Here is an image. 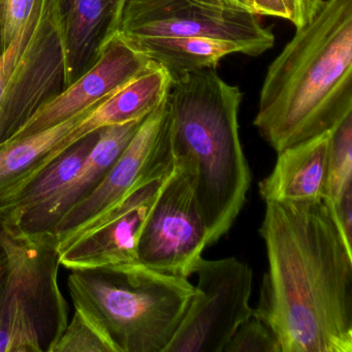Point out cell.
<instances>
[{"label":"cell","instance_id":"14","mask_svg":"<svg viewBox=\"0 0 352 352\" xmlns=\"http://www.w3.org/2000/svg\"><path fill=\"white\" fill-rule=\"evenodd\" d=\"M170 83L172 78L166 69L152 63L144 73L100 102L82 118L46 156L43 166L50 164L69 146L94 131L145 118L164 102Z\"/></svg>","mask_w":352,"mask_h":352},{"label":"cell","instance_id":"6","mask_svg":"<svg viewBox=\"0 0 352 352\" xmlns=\"http://www.w3.org/2000/svg\"><path fill=\"white\" fill-rule=\"evenodd\" d=\"M67 86L58 0H34L28 19L0 53V144Z\"/></svg>","mask_w":352,"mask_h":352},{"label":"cell","instance_id":"26","mask_svg":"<svg viewBox=\"0 0 352 352\" xmlns=\"http://www.w3.org/2000/svg\"><path fill=\"white\" fill-rule=\"evenodd\" d=\"M324 0H304L302 1V11H304V18L306 24H308L311 20L316 15L317 12L320 9Z\"/></svg>","mask_w":352,"mask_h":352},{"label":"cell","instance_id":"22","mask_svg":"<svg viewBox=\"0 0 352 352\" xmlns=\"http://www.w3.org/2000/svg\"><path fill=\"white\" fill-rule=\"evenodd\" d=\"M224 352H281L273 329L253 313L236 329Z\"/></svg>","mask_w":352,"mask_h":352},{"label":"cell","instance_id":"25","mask_svg":"<svg viewBox=\"0 0 352 352\" xmlns=\"http://www.w3.org/2000/svg\"><path fill=\"white\" fill-rule=\"evenodd\" d=\"M11 273V259L6 244L5 232L0 228V298L7 287L8 280Z\"/></svg>","mask_w":352,"mask_h":352},{"label":"cell","instance_id":"13","mask_svg":"<svg viewBox=\"0 0 352 352\" xmlns=\"http://www.w3.org/2000/svg\"><path fill=\"white\" fill-rule=\"evenodd\" d=\"M145 118L100 129L98 142L75 177L56 195L24 214L5 232L12 236L53 240V232L61 218L96 190Z\"/></svg>","mask_w":352,"mask_h":352},{"label":"cell","instance_id":"18","mask_svg":"<svg viewBox=\"0 0 352 352\" xmlns=\"http://www.w3.org/2000/svg\"><path fill=\"white\" fill-rule=\"evenodd\" d=\"M133 50L162 65L172 80L207 67H217L230 54L247 55L239 44L201 36H135L122 38Z\"/></svg>","mask_w":352,"mask_h":352},{"label":"cell","instance_id":"19","mask_svg":"<svg viewBox=\"0 0 352 352\" xmlns=\"http://www.w3.org/2000/svg\"><path fill=\"white\" fill-rule=\"evenodd\" d=\"M96 107L34 135L0 144V197L36 172L55 146Z\"/></svg>","mask_w":352,"mask_h":352},{"label":"cell","instance_id":"9","mask_svg":"<svg viewBox=\"0 0 352 352\" xmlns=\"http://www.w3.org/2000/svg\"><path fill=\"white\" fill-rule=\"evenodd\" d=\"M195 274V294L164 352H224L239 327L253 314V272L246 263L236 257H203Z\"/></svg>","mask_w":352,"mask_h":352},{"label":"cell","instance_id":"10","mask_svg":"<svg viewBox=\"0 0 352 352\" xmlns=\"http://www.w3.org/2000/svg\"><path fill=\"white\" fill-rule=\"evenodd\" d=\"M207 239L193 189L174 168L162 183L142 228L139 263L160 273L189 279L203 258Z\"/></svg>","mask_w":352,"mask_h":352},{"label":"cell","instance_id":"1","mask_svg":"<svg viewBox=\"0 0 352 352\" xmlns=\"http://www.w3.org/2000/svg\"><path fill=\"white\" fill-rule=\"evenodd\" d=\"M267 270L253 313L281 352H352V249L323 201H267Z\"/></svg>","mask_w":352,"mask_h":352},{"label":"cell","instance_id":"8","mask_svg":"<svg viewBox=\"0 0 352 352\" xmlns=\"http://www.w3.org/2000/svg\"><path fill=\"white\" fill-rule=\"evenodd\" d=\"M173 170L166 98L144 119L96 190L61 218L52 234L58 251L100 221L133 191L152 181L166 178Z\"/></svg>","mask_w":352,"mask_h":352},{"label":"cell","instance_id":"12","mask_svg":"<svg viewBox=\"0 0 352 352\" xmlns=\"http://www.w3.org/2000/svg\"><path fill=\"white\" fill-rule=\"evenodd\" d=\"M166 178L133 191L100 221L60 249V265L73 270L139 263L138 244L142 228Z\"/></svg>","mask_w":352,"mask_h":352},{"label":"cell","instance_id":"4","mask_svg":"<svg viewBox=\"0 0 352 352\" xmlns=\"http://www.w3.org/2000/svg\"><path fill=\"white\" fill-rule=\"evenodd\" d=\"M67 286L115 352L166 351L195 292L188 278L140 263L73 269Z\"/></svg>","mask_w":352,"mask_h":352},{"label":"cell","instance_id":"21","mask_svg":"<svg viewBox=\"0 0 352 352\" xmlns=\"http://www.w3.org/2000/svg\"><path fill=\"white\" fill-rule=\"evenodd\" d=\"M52 352H115L100 329L81 311L75 309L73 318Z\"/></svg>","mask_w":352,"mask_h":352},{"label":"cell","instance_id":"24","mask_svg":"<svg viewBox=\"0 0 352 352\" xmlns=\"http://www.w3.org/2000/svg\"><path fill=\"white\" fill-rule=\"evenodd\" d=\"M249 11L258 16H273L292 22L296 30L306 25L302 0H248Z\"/></svg>","mask_w":352,"mask_h":352},{"label":"cell","instance_id":"17","mask_svg":"<svg viewBox=\"0 0 352 352\" xmlns=\"http://www.w3.org/2000/svg\"><path fill=\"white\" fill-rule=\"evenodd\" d=\"M100 131L69 146L50 164L0 197V228L9 230L24 214L48 201L67 185L94 149Z\"/></svg>","mask_w":352,"mask_h":352},{"label":"cell","instance_id":"2","mask_svg":"<svg viewBox=\"0 0 352 352\" xmlns=\"http://www.w3.org/2000/svg\"><path fill=\"white\" fill-rule=\"evenodd\" d=\"M352 114V0H325L267 69L254 126L277 153Z\"/></svg>","mask_w":352,"mask_h":352},{"label":"cell","instance_id":"27","mask_svg":"<svg viewBox=\"0 0 352 352\" xmlns=\"http://www.w3.org/2000/svg\"><path fill=\"white\" fill-rule=\"evenodd\" d=\"M232 1L236 3V5L240 6L241 8H244V9L249 11L248 0H232Z\"/></svg>","mask_w":352,"mask_h":352},{"label":"cell","instance_id":"7","mask_svg":"<svg viewBox=\"0 0 352 352\" xmlns=\"http://www.w3.org/2000/svg\"><path fill=\"white\" fill-rule=\"evenodd\" d=\"M115 34L215 38L240 45L249 56L275 44L272 30L232 0H123Z\"/></svg>","mask_w":352,"mask_h":352},{"label":"cell","instance_id":"15","mask_svg":"<svg viewBox=\"0 0 352 352\" xmlns=\"http://www.w3.org/2000/svg\"><path fill=\"white\" fill-rule=\"evenodd\" d=\"M331 131L282 150L269 176L258 184L267 201H323L327 195Z\"/></svg>","mask_w":352,"mask_h":352},{"label":"cell","instance_id":"16","mask_svg":"<svg viewBox=\"0 0 352 352\" xmlns=\"http://www.w3.org/2000/svg\"><path fill=\"white\" fill-rule=\"evenodd\" d=\"M67 49L69 85L96 61L115 34L123 0H58Z\"/></svg>","mask_w":352,"mask_h":352},{"label":"cell","instance_id":"23","mask_svg":"<svg viewBox=\"0 0 352 352\" xmlns=\"http://www.w3.org/2000/svg\"><path fill=\"white\" fill-rule=\"evenodd\" d=\"M34 0H0V53L7 49L24 23Z\"/></svg>","mask_w":352,"mask_h":352},{"label":"cell","instance_id":"5","mask_svg":"<svg viewBox=\"0 0 352 352\" xmlns=\"http://www.w3.org/2000/svg\"><path fill=\"white\" fill-rule=\"evenodd\" d=\"M5 239L11 273L0 298V352H52L69 322L56 243L6 232Z\"/></svg>","mask_w":352,"mask_h":352},{"label":"cell","instance_id":"28","mask_svg":"<svg viewBox=\"0 0 352 352\" xmlns=\"http://www.w3.org/2000/svg\"><path fill=\"white\" fill-rule=\"evenodd\" d=\"M302 1H304V0H302ZM302 13H304V11H302ZM305 22H306V21H305Z\"/></svg>","mask_w":352,"mask_h":352},{"label":"cell","instance_id":"20","mask_svg":"<svg viewBox=\"0 0 352 352\" xmlns=\"http://www.w3.org/2000/svg\"><path fill=\"white\" fill-rule=\"evenodd\" d=\"M325 205L342 238L352 248V114L331 131Z\"/></svg>","mask_w":352,"mask_h":352},{"label":"cell","instance_id":"11","mask_svg":"<svg viewBox=\"0 0 352 352\" xmlns=\"http://www.w3.org/2000/svg\"><path fill=\"white\" fill-rule=\"evenodd\" d=\"M152 63L118 34H113L102 45L91 67L41 107L12 139L34 135L98 106L144 73Z\"/></svg>","mask_w":352,"mask_h":352},{"label":"cell","instance_id":"3","mask_svg":"<svg viewBox=\"0 0 352 352\" xmlns=\"http://www.w3.org/2000/svg\"><path fill=\"white\" fill-rule=\"evenodd\" d=\"M243 94L207 67L172 80L166 96L174 168L190 184L208 247L228 234L251 184L239 131Z\"/></svg>","mask_w":352,"mask_h":352}]
</instances>
